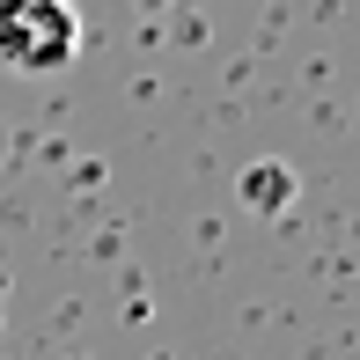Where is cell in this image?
Masks as SVG:
<instances>
[{
  "label": "cell",
  "mask_w": 360,
  "mask_h": 360,
  "mask_svg": "<svg viewBox=\"0 0 360 360\" xmlns=\"http://www.w3.org/2000/svg\"><path fill=\"white\" fill-rule=\"evenodd\" d=\"M81 52L74 0H0V67L15 74H59Z\"/></svg>",
  "instance_id": "1"
},
{
  "label": "cell",
  "mask_w": 360,
  "mask_h": 360,
  "mask_svg": "<svg viewBox=\"0 0 360 360\" xmlns=\"http://www.w3.org/2000/svg\"><path fill=\"white\" fill-rule=\"evenodd\" d=\"M243 199H250L257 214H280V206L294 199V176H287V162H257V169H243Z\"/></svg>",
  "instance_id": "2"
}]
</instances>
